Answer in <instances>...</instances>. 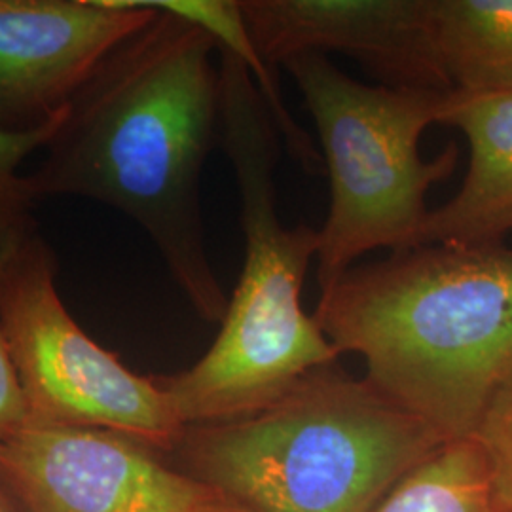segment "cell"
<instances>
[{
    "mask_svg": "<svg viewBox=\"0 0 512 512\" xmlns=\"http://www.w3.org/2000/svg\"><path fill=\"white\" fill-rule=\"evenodd\" d=\"M0 512H12L10 505H8V501H6V497L2 495V492H0Z\"/></svg>",
    "mask_w": 512,
    "mask_h": 512,
    "instance_id": "obj_18",
    "label": "cell"
},
{
    "mask_svg": "<svg viewBox=\"0 0 512 512\" xmlns=\"http://www.w3.org/2000/svg\"><path fill=\"white\" fill-rule=\"evenodd\" d=\"M313 319L389 401L444 440L467 439L512 372V249L389 253L321 291Z\"/></svg>",
    "mask_w": 512,
    "mask_h": 512,
    "instance_id": "obj_2",
    "label": "cell"
},
{
    "mask_svg": "<svg viewBox=\"0 0 512 512\" xmlns=\"http://www.w3.org/2000/svg\"><path fill=\"white\" fill-rule=\"evenodd\" d=\"M471 437L488 459L497 494L512 511V372L495 391Z\"/></svg>",
    "mask_w": 512,
    "mask_h": 512,
    "instance_id": "obj_15",
    "label": "cell"
},
{
    "mask_svg": "<svg viewBox=\"0 0 512 512\" xmlns=\"http://www.w3.org/2000/svg\"><path fill=\"white\" fill-rule=\"evenodd\" d=\"M219 54L220 145L238 184L245 255L211 348L188 370L158 376L184 427L256 414L340 355L302 308L319 230L281 220V135L249 69L236 55Z\"/></svg>",
    "mask_w": 512,
    "mask_h": 512,
    "instance_id": "obj_3",
    "label": "cell"
},
{
    "mask_svg": "<svg viewBox=\"0 0 512 512\" xmlns=\"http://www.w3.org/2000/svg\"><path fill=\"white\" fill-rule=\"evenodd\" d=\"M202 482L253 512H376L442 439L332 365L238 420L186 427Z\"/></svg>",
    "mask_w": 512,
    "mask_h": 512,
    "instance_id": "obj_4",
    "label": "cell"
},
{
    "mask_svg": "<svg viewBox=\"0 0 512 512\" xmlns=\"http://www.w3.org/2000/svg\"><path fill=\"white\" fill-rule=\"evenodd\" d=\"M239 6L270 69L296 55L338 52L387 86L452 92L433 48L429 0H239Z\"/></svg>",
    "mask_w": 512,
    "mask_h": 512,
    "instance_id": "obj_9",
    "label": "cell"
},
{
    "mask_svg": "<svg viewBox=\"0 0 512 512\" xmlns=\"http://www.w3.org/2000/svg\"><path fill=\"white\" fill-rule=\"evenodd\" d=\"M376 512H512L473 437L448 440L387 495Z\"/></svg>",
    "mask_w": 512,
    "mask_h": 512,
    "instance_id": "obj_12",
    "label": "cell"
},
{
    "mask_svg": "<svg viewBox=\"0 0 512 512\" xmlns=\"http://www.w3.org/2000/svg\"><path fill=\"white\" fill-rule=\"evenodd\" d=\"M63 114L65 110L50 124L29 131L0 129V270L38 236V198L23 164L52 141Z\"/></svg>",
    "mask_w": 512,
    "mask_h": 512,
    "instance_id": "obj_14",
    "label": "cell"
},
{
    "mask_svg": "<svg viewBox=\"0 0 512 512\" xmlns=\"http://www.w3.org/2000/svg\"><path fill=\"white\" fill-rule=\"evenodd\" d=\"M439 124L459 129L469 167L458 194L429 211L418 245H501L512 232V88L448 92Z\"/></svg>",
    "mask_w": 512,
    "mask_h": 512,
    "instance_id": "obj_10",
    "label": "cell"
},
{
    "mask_svg": "<svg viewBox=\"0 0 512 512\" xmlns=\"http://www.w3.org/2000/svg\"><path fill=\"white\" fill-rule=\"evenodd\" d=\"M154 16L141 0H0V129L50 124Z\"/></svg>",
    "mask_w": 512,
    "mask_h": 512,
    "instance_id": "obj_8",
    "label": "cell"
},
{
    "mask_svg": "<svg viewBox=\"0 0 512 512\" xmlns=\"http://www.w3.org/2000/svg\"><path fill=\"white\" fill-rule=\"evenodd\" d=\"M154 10H162L177 18L186 19L203 29L217 42L219 50L236 55L249 69L256 88L272 114L275 128L291 150L294 160L306 171H317L321 154L313 147L310 135L293 118L283 101L274 69H270L258 55L255 42L249 35L239 0H141Z\"/></svg>",
    "mask_w": 512,
    "mask_h": 512,
    "instance_id": "obj_13",
    "label": "cell"
},
{
    "mask_svg": "<svg viewBox=\"0 0 512 512\" xmlns=\"http://www.w3.org/2000/svg\"><path fill=\"white\" fill-rule=\"evenodd\" d=\"M283 67L310 110L329 173V215L315 256L325 291L370 251L418 245L429 188L450 179L459 150L450 143L433 160L420 154L421 135L439 124L448 92L368 86L325 54L296 55Z\"/></svg>",
    "mask_w": 512,
    "mask_h": 512,
    "instance_id": "obj_5",
    "label": "cell"
},
{
    "mask_svg": "<svg viewBox=\"0 0 512 512\" xmlns=\"http://www.w3.org/2000/svg\"><path fill=\"white\" fill-rule=\"evenodd\" d=\"M431 38L452 92L512 88V0H429Z\"/></svg>",
    "mask_w": 512,
    "mask_h": 512,
    "instance_id": "obj_11",
    "label": "cell"
},
{
    "mask_svg": "<svg viewBox=\"0 0 512 512\" xmlns=\"http://www.w3.org/2000/svg\"><path fill=\"white\" fill-rule=\"evenodd\" d=\"M213 52L217 42L198 25L156 10L76 92L29 177L38 200L84 198L133 220L190 306L220 323L228 296L202 211L203 165L220 145Z\"/></svg>",
    "mask_w": 512,
    "mask_h": 512,
    "instance_id": "obj_1",
    "label": "cell"
},
{
    "mask_svg": "<svg viewBox=\"0 0 512 512\" xmlns=\"http://www.w3.org/2000/svg\"><path fill=\"white\" fill-rule=\"evenodd\" d=\"M57 260L42 236L0 270V332L29 423L107 429L173 448L186 427L160 378L139 376L74 321L55 285Z\"/></svg>",
    "mask_w": 512,
    "mask_h": 512,
    "instance_id": "obj_6",
    "label": "cell"
},
{
    "mask_svg": "<svg viewBox=\"0 0 512 512\" xmlns=\"http://www.w3.org/2000/svg\"><path fill=\"white\" fill-rule=\"evenodd\" d=\"M205 512H253L251 509H247V507H243V505H239L236 501H232V499H228V497H224V495H217L215 497V501L207 507V511Z\"/></svg>",
    "mask_w": 512,
    "mask_h": 512,
    "instance_id": "obj_17",
    "label": "cell"
},
{
    "mask_svg": "<svg viewBox=\"0 0 512 512\" xmlns=\"http://www.w3.org/2000/svg\"><path fill=\"white\" fill-rule=\"evenodd\" d=\"M128 435L27 423L0 444V476L27 512H205L219 492L167 469Z\"/></svg>",
    "mask_w": 512,
    "mask_h": 512,
    "instance_id": "obj_7",
    "label": "cell"
},
{
    "mask_svg": "<svg viewBox=\"0 0 512 512\" xmlns=\"http://www.w3.org/2000/svg\"><path fill=\"white\" fill-rule=\"evenodd\" d=\"M29 423L27 404L12 363L6 340L0 332V444Z\"/></svg>",
    "mask_w": 512,
    "mask_h": 512,
    "instance_id": "obj_16",
    "label": "cell"
}]
</instances>
